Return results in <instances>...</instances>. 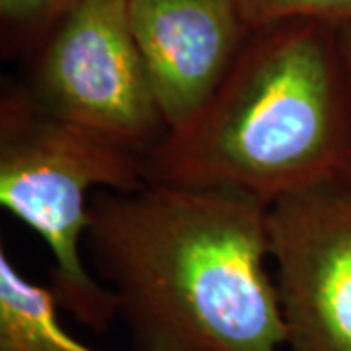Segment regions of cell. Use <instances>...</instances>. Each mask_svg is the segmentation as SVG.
Wrapping results in <instances>:
<instances>
[{
    "mask_svg": "<svg viewBox=\"0 0 351 351\" xmlns=\"http://www.w3.org/2000/svg\"><path fill=\"white\" fill-rule=\"evenodd\" d=\"M84 244L133 351H283L262 201L151 182L106 189L92 197Z\"/></svg>",
    "mask_w": 351,
    "mask_h": 351,
    "instance_id": "1",
    "label": "cell"
},
{
    "mask_svg": "<svg viewBox=\"0 0 351 351\" xmlns=\"http://www.w3.org/2000/svg\"><path fill=\"white\" fill-rule=\"evenodd\" d=\"M351 180V86L338 29L283 22L248 43L188 125L147 154V184L221 189L265 205Z\"/></svg>",
    "mask_w": 351,
    "mask_h": 351,
    "instance_id": "2",
    "label": "cell"
},
{
    "mask_svg": "<svg viewBox=\"0 0 351 351\" xmlns=\"http://www.w3.org/2000/svg\"><path fill=\"white\" fill-rule=\"evenodd\" d=\"M147 184V156L39 108L24 86L0 101V203L47 244L51 291L59 306L94 332H106L117 297L82 262L90 191H133Z\"/></svg>",
    "mask_w": 351,
    "mask_h": 351,
    "instance_id": "3",
    "label": "cell"
},
{
    "mask_svg": "<svg viewBox=\"0 0 351 351\" xmlns=\"http://www.w3.org/2000/svg\"><path fill=\"white\" fill-rule=\"evenodd\" d=\"M24 88L45 112L145 156L166 135L127 0H80L47 34Z\"/></svg>",
    "mask_w": 351,
    "mask_h": 351,
    "instance_id": "4",
    "label": "cell"
},
{
    "mask_svg": "<svg viewBox=\"0 0 351 351\" xmlns=\"http://www.w3.org/2000/svg\"><path fill=\"white\" fill-rule=\"evenodd\" d=\"M283 351H351V180L269 205Z\"/></svg>",
    "mask_w": 351,
    "mask_h": 351,
    "instance_id": "5",
    "label": "cell"
},
{
    "mask_svg": "<svg viewBox=\"0 0 351 351\" xmlns=\"http://www.w3.org/2000/svg\"><path fill=\"white\" fill-rule=\"evenodd\" d=\"M166 133L211 100L252 36L237 0H127Z\"/></svg>",
    "mask_w": 351,
    "mask_h": 351,
    "instance_id": "6",
    "label": "cell"
},
{
    "mask_svg": "<svg viewBox=\"0 0 351 351\" xmlns=\"http://www.w3.org/2000/svg\"><path fill=\"white\" fill-rule=\"evenodd\" d=\"M51 287L34 283L0 250V351H96L59 320Z\"/></svg>",
    "mask_w": 351,
    "mask_h": 351,
    "instance_id": "7",
    "label": "cell"
},
{
    "mask_svg": "<svg viewBox=\"0 0 351 351\" xmlns=\"http://www.w3.org/2000/svg\"><path fill=\"white\" fill-rule=\"evenodd\" d=\"M252 29L283 22H316L332 27L351 24V0H237Z\"/></svg>",
    "mask_w": 351,
    "mask_h": 351,
    "instance_id": "8",
    "label": "cell"
},
{
    "mask_svg": "<svg viewBox=\"0 0 351 351\" xmlns=\"http://www.w3.org/2000/svg\"><path fill=\"white\" fill-rule=\"evenodd\" d=\"M80 0H0L4 25L24 36L49 34Z\"/></svg>",
    "mask_w": 351,
    "mask_h": 351,
    "instance_id": "9",
    "label": "cell"
},
{
    "mask_svg": "<svg viewBox=\"0 0 351 351\" xmlns=\"http://www.w3.org/2000/svg\"><path fill=\"white\" fill-rule=\"evenodd\" d=\"M336 29H338L339 49H341V57H343V63H346V71H348V78H350L351 86V24L339 25Z\"/></svg>",
    "mask_w": 351,
    "mask_h": 351,
    "instance_id": "10",
    "label": "cell"
}]
</instances>
